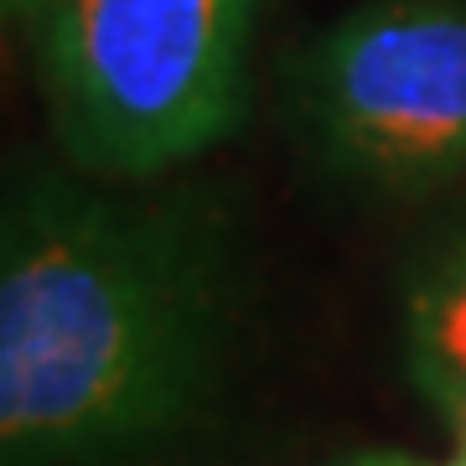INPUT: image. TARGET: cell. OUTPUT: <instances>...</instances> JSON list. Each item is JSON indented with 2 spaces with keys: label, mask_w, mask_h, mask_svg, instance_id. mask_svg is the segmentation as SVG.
Here are the masks:
<instances>
[{
  "label": "cell",
  "mask_w": 466,
  "mask_h": 466,
  "mask_svg": "<svg viewBox=\"0 0 466 466\" xmlns=\"http://www.w3.org/2000/svg\"><path fill=\"white\" fill-rule=\"evenodd\" d=\"M269 0H36L52 156L88 177L198 171L238 135Z\"/></svg>",
  "instance_id": "2"
},
{
  "label": "cell",
  "mask_w": 466,
  "mask_h": 466,
  "mask_svg": "<svg viewBox=\"0 0 466 466\" xmlns=\"http://www.w3.org/2000/svg\"><path fill=\"white\" fill-rule=\"evenodd\" d=\"M285 130L363 198L466 182V0H368L327 21L280 73Z\"/></svg>",
  "instance_id": "3"
},
{
  "label": "cell",
  "mask_w": 466,
  "mask_h": 466,
  "mask_svg": "<svg viewBox=\"0 0 466 466\" xmlns=\"http://www.w3.org/2000/svg\"><path fill=\"white\" fill-rule=\"evenodd\" d=\"M254 327L249 218L208 171L0 177V466H177Z\"/></svg>",
  "instance_id": "1"
},
{
  "label": "cell",
  "mask_w": 466,
  "mask_h": 466,
  "mask_svg": "<svg viewBox=\"0 0 466 466\" xmlns=\"http://www.w3.org/2000/svg\"><path fill=\"white\" fill-rule=\"evenodd\" d=\"M441 466H466V456H456V451H451V456H446Z\"/></svg>",
  "instance_id": "7"
},
{
  "label": "cell",
  "mask_w": 466,
  "mask_h": 466,
  "mask_svg": "<svg viewBox=\"0 0 466 466\" xmlns=\"http://www.w3.org/2000/svg\"><path fill=\"white\" fill-rule=\"evenodd\" d=\"M327 466H441V461L404 456V451H363V456H342V461H327Z\"/></svg>",
  "instance_id": "5"
},
{
  "label": "cell",
  "mask_w": 466,
  "mask_h": 466,
  "mask_svg": "<svg viewBox=\"0 0 466 466\" xmlns=\"http://www.w3.org/2000/svg\"><path fill=\"white\" fill-rule=\"evenodd\" d=\"M404 373L431 410L466 400V218L425 238L400 280Z\"/></svg>",
  "instance_id": "4"
},
{
  "label": "cell",
  "mask_w": 466,
  "mask_h": 466,
  "mask_svg": "<svg viewBox=\"0 0 466 466\" xmlns=\"http://www.w3.org/2000/svg\"><path fill=\"white\" fill-rule=\"evenodd\" d=\"M36 11V0H0V42L16 32V26H26Z\"/></svg>",
  "instance_id": "6"
}]
</instances>
